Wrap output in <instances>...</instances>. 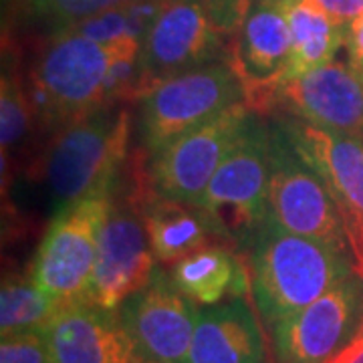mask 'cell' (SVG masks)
Segmentation results:
<instances>
[{"mask_svg":"<svg viewBox=\"0 0 363 363\" xmlns=\"http://www.w3.org/2000/svg\"><path fill=\"white\" fill-rule=\"evenodd\" d=\"M67 309L47 291H43L33 271L9 272L0 291V335H18L45 331Z\"/></svg>","mask_w":363,"mask_h":363,"instance_id":"23","label":"cell"},{"mask_svg":"<svg viewBox=\"0 0 363 363\" xmlns=\"http://www.w3.org/2000/svg\"><path fill=\"white\" fill-rule=\"evenodd\" d=\"M359 335H363V325H362V331H359Z\"/></svg>","mask_w":363,"mask_h":363,"instance_id":"29","label":"cell"},{"mask_svg":"<svg viewBox=\"0 0 363 363\" xmlns=\"http://www.w3.org/2000/svg\"><path fill=\"white\" fill-rule=\"evenodd\" d=\"M363 277L353 271L325 295L272 325L274 363H327L359 335Z\"/></svg>","mask_w":363,"mask_h":363,"instance_id":"10","label":"cell"},{"mask_svg":"<svg viewBox=\"0 0 363 363\" xmlns=\"http://www.w3.org/2000/svg\"><path fill=\"white\" fill-rule=\"evenodd\" d=\"M283 6L293 40L286 79L335 61L339 49L345 47L347 28L337 25L317 0H283Z\"/></svg>","mask_w":363,"mask_h":363,"instance_id":"21","label":"cell"},{"mask_svg":"<svg viewBox=\"0 0 363 363\" xmlns=\"http://www.w3.org/2000/svg\"><path fill=\"white\" fill-rule=\"evenodd\" d=\"M317 2L337 25L345 28L363 13V0H317Z\"/></svg>","mask_w":363,"mask_h":363,"instance_id":"26","label":"cell"},{"mask_svg":"<svg viewBox=\"0 0 363 363\" xmlns=\"http://www.w3.org/2000/svg\"><path fill=\"white\" fill-rule=\"evenodd\" d=\"M303 160L327 184L339 208L355 271L363 277V143L289 116L271 113Z\"/></svg>","mask_w":363,"mask_h":363,"instance_id":"12","label":"cell"},{"mask_svg":"<svg viewBox=\"0 0 363 363\" xmlns=\"http://www.w3.org/2000/svg\"><path fill=\"white\" fill-rule=\"evenodd\" d=\"M140 212L157 264L172 267L208 245H230L218 218L200 204L157 196L147 184L140 192Z\"/></svg>","mask_w":363,"mask_h":363,"instance_id":"18","label":"cell"},{"mask_svg":"<svg viewBox=\"0 0 363 363\" xmlns=\"http://www.w3.org/2000/svg\"><path fill=\"white\" fill-rule=\"evenodd\" d=\"M291 28L283 0H252L234 39L230 65L242 81L247 105L271 116L274 93L291 67Z\"/></svg>","mask_w":363,"mask_h":363,"instance_id":"14","label":"cell"},{"mask_svg":"<svg viewBox=\"0 0 363 363\" xmlns=\"http://www.w3.org/2000/svg\"><path fill=\"white\" fill-rule=\"evenodd\" d=\"M169 279L184 297L198 307L247 297L250 274L247 259L230 245H208L169 267Z\"/></svg>","mask_w":363,"mask_h":363,"instance_id":"19","label":"cell"},{"mask_svg":"<svg viewBox=\"0 0 363 363\" xmlns=\"http://www.w3.org/2000/svg\"><path fill=\"white\" fill-rule=\"evenodd\" d=\"M113 192H97L52 216L43 234L30 271L37 285L63 307L89 301L99 233Z\"/></svg>","mask_w":363,"mask_h":363,"instance_id":"8","label":"cell"},{"mask_svg":"<svg viewBox=\"0 0 363 363\" xmlns=\"http://www.w3.org/2000/svg\"><path fill=\"white\" fill-rule=\"evenodd\" d=\"M269 119V212L286 230L350 255L339 208L323 178L303 160L281 125Z\"/></svg>","mask_w":363,"mask_h":363,"instance_id":"7","label":"cell"},{"mask_svg":"<svg viewBox=\"0 0 363 363\" xmlns=\"http://www.w3.org/2000/svg\"><path fill=\"white\" fill-rule=\"evenodd\" d=\"M69 30L77 33L81 37H87L91 40H97L101 45H116V43H125V40L142 43L138 33H135V28L131 25V18L128 14L125 4L111 9V11H105V13L95 14L87 21L79 23L77 26L69 28Z\"/></svg>","mask_w":363,"mask_h":363,"instance_id":"24","label":"cell"},{"mask_svg":"<svg viewBox=\"0 0 363 363\" xmlns=\"http://www.w3.org/2000/svg\"><path fill=\"white\" fill-rule=\"evenodd\" d=\"M113 52L116 45H101L71 30L37 43L23 77L45 142L104 105Z\"/></svg>","mask_w":363,"mask_h":363,"instance_id":"3","label":"cell"},{"mask_svg":"<svg viewBox=\"0 0 363 363\" xmlns=\"http://www.w3.org/2000/svg\"><path fill=\"white\" fill-rule=\"evenodd\" d=\"M143 184L142 169L128 164L113 190L111 208L99 233L87 303L107 311H117L125 298L152 281L160 267L138 202Z\"/></svg>","mask_w":363,"mask_h":363,"instance_id":"6","label":"cell"},{"mask_svg":"<svg viewBox=\"0 0 363 363\" xmlns=\"http://www.w3.org/2000/svg\"><path fill=\"white\" fill-rule=\"evenodd\" d=\"M327 363H363V335H357L345 350L339 351L337 355Z\"/></svg>","mask_w":363,"mask_h":363,"instance_id":"28","label":"cell"},{"mask_svg":"<svg viewBox=\"0 0 363 363\" xmlns=\"http://www.w3.org/2000/svg\"><path fill=\"white\" fill-rule=\"evenodd\" d=\"M131 0H11V28L35 43L65 33Z\"/></svg>","mask_w":363,"mask_h":363,"instance_id":"22","label":"cell"},{"mask_svg":"<svg viewBox=\"0 0 363 363\" xmlns=\"http://www.w3.org/2000/svg\"><path fill=\"white\" fill-rule=\"evenodd\" d=\"M252 0H166L143 40L152 83L228 61Z\"/></svg>","mask_w":363,"mask_h":363,"instance_id":"4","label":"cell"},{"mask_svg":"<svg viewBox=\"0 0 363 363\" xmlns=\"http://www.w3.org/2000/svg\"><path fill=\"white\" fill-rule=\"evenodd\" d=\"M133 107L101 105L52 133L25 176L39 184L52 216L97 192H113L131 156Z\"/></svg>","mask_w":363,"mask_h":363,"instance_id":"1","label":"cell"},{"mask_svg":"<svg viewBox=\"0 0 363 363\" xmlns=\"http://www.w3.org/2000/svg\"><path fill=\"white\" fill-rule=\"evenodd\" d=\"M277 2H281V0H277Z\"/></svg>","mask_w":363,"mask_h":363,"instance_id":"30","label":"cell"},{"mask_svg":"<svg viewBox=\"0 0 363 363\" xmlns=\"http://www.w3.org/2000/svg\"><path fill=\"white\" fill-rule=\"evenodd\" d=\"M247 104L242 81L228 61L154 83L133 105V135L147 157L234 105Z\"/></svg>","mask_w":363,"mask_h":363,"instance_id":"5","label":"cell"},{"mask_svg":"<svg viewBox=\"0 0 363 363\" xmlns=\"http://www.w3.org/2000/svg\"><path fill=\"white\" fill-rule=\"evenodd\" d=\"M277 111L363 143V71L347 59L286 79L274 93Z\"/></svg>","mask_w":363,"mask_h":363,"instance_id":"13","label":"cell"},{"mask_svg":"<svg viewBox=\"0 0 363 363\" xmlns=\"http://www.w3.org/2000/svg\"><path fill=\"white\" fill-rule=\"evenodd\" d=\"M242 255L255 307L269 329L355 271L350 255L286 230L271 212L250 234Z\"/></svg>","mask_w":363,"mask_h":363,"instance_id":"2","label":"cell"},{"mask_svg":"<svg viewBox=\"0 0 363 363\" xmlns=\"http://www.w3.org/2000/svg\"><path fill=\"white\" fill-rule=\"evenodd\" d=\"M198 309L160 264L152 281L119 305L117 315L150 362L186 363Z\"/></svg>","mask_w":363,"mask_h":363,"instance_id":"15","label":"cell"},{"mask_svg":"<svg viewBox=\"0 0 363 363\" xmlns=\"http://www.w3.org/2000/svg\"><path fill=\"white\" fill-rule=\"evenodd\" d=\"M250 116L247 104L234 105L147 157L145 174L152 190L168 200L198 204Z\"/></svg>","mask_w":363,"mask_h":363,"instance_id":"11","label":"cell"},{"mask_svg":"<svg viewBox=\"0 0 363 363\" xmlns=\"http://www.w3.org/2000/svg\"><path fill=\"white\" fill-rule=\"evenodd\" d=\"M269 119L252 111L198 202L218 218L238 252L269 214Z\"/></svg>","mask_w":363,"mask_h":363,"instance_id":"9","label":"cell"},{"mask_svg":"<svg viewBox=\"0 0 363 363\" xmlns=\"http://www.w3.org/2000/svg\"><path fill=\"white\" fill-rule=\"evenodd\" d=\"M0 363H51L45 331L2 337Z\"/></svg>","mask_w":363,"mask_h":363,"instance_id":"25","label":"cell"},{"mask_svg":"<svg viewBox=\"0 0 363 363\" xmlns=\"http://www.w3.org/2000/svg\"><path fill=\"white\" fill-rule=\"evenodd\" d=\"M45 337L51 363H154L135 345L117 311L91 303L63 309Z\"/></svg>","mask_w":363,"mask_h":363,"instance_id":"16","label":"cell"},{"mask_svg":"<svg viewBox=\"0 0 363 363\" xmlns=\"http://www.w3.org/2000/svg\"><path fill=\"white\" fill-rule=\"evenodd\" d=\"M257 313L247 297L200 307L186 363H271Z\"/></svg>","mask_w":363,"mask_h":363,"instance_id":"17","label":"cell"},{"mask_svg":"<svg viewBox=\"0 0 363 363\" xmlns=\"http://www.w3.org/2000/svg\"><path fill=\"white\" fill-rule=\"evenodd\" d=\"M345 49H347L351 63L363 71V13L347 26Z\"/></svg>","mask_w":363,"mask_h":363,"instance_id":"27","label":"cell"},{"mask_svg":"<svg viewBox=\"0 0 363 363\" xmlns=\"http://www.w3.org/2000/svg\"><path fill=\"white\" fill-rule=\"evenodd\" d=\"M2 89H0V143H2V184H11L16 174H25L39 156L45 140L33 104L28 99L25 77L11 47V57H4Z\"/></svg>","mask_w":363,"mask_h":363,"instance_id":"20","label":"cell"}]
</instances>
